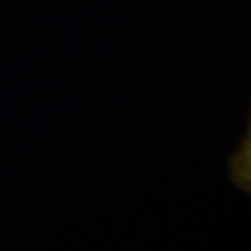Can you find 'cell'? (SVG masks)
Returning a JSON list of instances; mask_svg holds the SVG:
<instances>
[{"label":"cell","instance_id":"cell-1","mask_svg":"<svg viewBox=\"0 0 251 251\" xmlns=\"http://www.w3.org/2000/svg\"><path fill=\"white\" fill-rule=\"evenodd\" d=\"M231 179L238 188L251 196V119L242 142L231 158Z\"/></svg>","mask_w":251,"mask_h":251}]
</instances>
